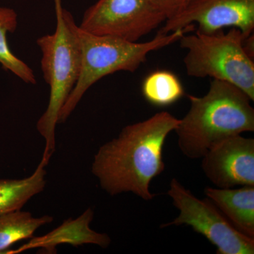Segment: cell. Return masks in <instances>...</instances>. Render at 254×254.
<instances>
[{
    "label": "cell",
    "instance_id": "8",
    "mask_svg": "<svg viewBox=\"0 0 254 254\" xmlns=\"http://www.w3.org/2000/svg\"><path fill=\"white\" fill-rule=\"evenodd\" d=\"M211 34L225 28L240 29L247 37L254 31V0H191L178 14L165 21L160 34L193 29Z\"/></svg>",
    "mask_w": 254,
    "mask_h": 254
},
{
    "label": "cell",
    "instance_id": "2",
    "mask_svg": "<svg viewBox=\"0 0 254 254\" xmlns=\"http://www.w3.org/2000/svg\"><path fill=\"white\" fill-rule=\"evenodd\" d=\"M188 98L190 110L175 130L179 148L187 158H202L215 143L254 131L252 100L235 85L213 79L206 94Z\"/></svg>",
    "mask_w": 254,
    "mask_h": 254
},
{
    "label": "cell",
    "instance_id": "11",
    "mask_svg": "<svg viewBox=\"0 0 254 254\" xmlns=\"http://www.w3.org/2000/svg\"><path fill=\"white\" fill-rule=\"evenodd\" d=\"M47 165L42 160L31 176L21 180L0 179V215L21 210L28 200L44 190Z\"/></svg>",
    "mask_w": 254,
    "mask_h": 254
},
{
    "label": "cell",
    "instance_id": "16",
    "mask_svg": "<svg viewBox=\"0 0 254 254\" xmlns=\"http://www.w3.org/2000/svg\"><path fill=\"white\" fill-rule=\"evenodd\" d=\"M243 48L246 53L250 58L254 60V33L250 36L246 37L243 42Z\"/></svg>",
    "mask_w": 254,
    "mask_h": 254
},
{
    "label": "cell",
    "instance_id": "12",
    "mask_svg": "<svg viewBox=\"0 0 254 254\" xmlns=\"http://www.w3.org/2000/svg\"><path fill=\"white\" fill-rule=\"evenodd\" d=\"M17 26L16 11L12 8L0 6V64L3 69L12 73L24 83L35 85L37 81L33 69L13 53L8 44V34L14 33Z\"/></svg>",
    "mask_w": 254,
    "mask_h": 254
},
{
    "label": "cell",
    "instance_id": "9",
    "mask_svg": "<svg viewBox=\"0 0 254 254\" xmlns=\"http://www.w3.org/2000/svg\"><path fill=\"white\" fill-rule=\"evenodd\" d=\"M202 159L205 176L217 188L254 186V139L229 137L213 145Z\"/></svg>",
    "mask_w": 254,
    "mask_h": 254
},
{
    "label": "cell",
    "instance_id": "10",
    "mask_svg": "<svg viewBox=\"0 0 254 254\" xmlns=\"http://www.w3.org/2000/svg\"><path fill=\"white\" fill-rule=\"evenodd\" d=\"M204 193L238 231L254 239V186L237 190L207 187Z\"/></svg>",
    "mask_w": 254,
    "mask_h": 254
},
{
    "label": "cell",
    "instance_id": "15",
    "mask_svg": "<svg viewBox=\"0 0 254 254\" xmlns=\"http://www.w3.org/2000/svg\"><path fill=\"white\" fill-rule=\"evenodd\" d=\"M190 1L191 0H149L152 6L161 13L166 20L180 12Z\"/></svg>",
    "mask_w": 254,
    "mask_h": 254
},
{
    "label": "cell",
    "instance_id": "3",
    "mask_svg": "<svg viewBox=\"0 0 254 254\" xmlns=\"http://www.w3.org/2000/svg\"><path fill=\"white\" fill-rule=\"evenodd\" d=\"M80 50L79 77L58 115V124L64 123L85 93L101 78L118 71L134 72L146 61L150 53L180 41L185 30L156 36L149 41L131 42L111 36L95 35L81 29L73 22Z\"/></svg>",
    "mask_w": 254,
    "mask_h": 254
},
{
    "label": "cell",
    "instance_id": "6",
    "mask_svg": "<svg viewBox=\"0 0 254 254\" xmlns=\"http://www.w3.org/2000/svg\"><path fill=\"white\" fill-rule=\"evenodd\" d=\"M168 195L180 215L160 228L187 225L203 235L217 248L218 254H254V239L237 230L208 198L199 199L176 178L170 184Z\"/></svg>",
    "mask_w": 254,
    "mask_h": 254
},
{
    "label": "cell",
    "instance_id": "1",
    "mask_svg": "<svg viewBox=\"0 0 254 254\" xmlns=\"http://www.w3.org/2000/svg\"><path fill=\"white\" fill-rule=\"evenodd\" d=\"M180 120L160 112L144 121L124 127L117 138L100 147L91 171L110 195L131 192L149 201L152 180L163 173V148Z\"/></svg>",
    "mask_w": 254,
    "mask_h": 254
},
{
    "label": "cell",
    "instance_id": "13",
    "mask_svg": "<svg viewBox=\"0 0 254 254\" xmlns=\"http://www.w3.org/2000/svg\"><path fill=\"white\" fill-rule=\"evenodd\" d=\"M50 215L35 218L21 210L0 215V252L19 241L31 238L40 227L53 221Z\"/></svg>",
    "mask_w": 254,
    "mask_h": 254
},
{
    "label": "cell",
    "instance_id": "5",
    "mask_svg": "<svg viewBox=\"0 0 254 254\" xmlns=\"http://www.w3.org/2000/svg\"><path fill=\"white\" fill-rule=\"evenodd\" d=\"M246 37L240 29L231 28L205 34H194L180 38V47L187 50L184 63L188 76L210 77L228 82L238 87L254 100V60L246 53Z\"/></svg>",
    "mask_w": 254,
    "mask_h": 254
},
{
    "label": "cell",
    "instance_id": "14",
    "mask_svg": "<svg viewBox=\"0 0 254 254\" xmlns=\"http://www.w3.org/2000/svg\"><path fill=\"white\" fill-rule=\"evenodd\" d=\"M142 93L150 104L163 108L177 103L185 93L175 73L168 70H157L143 80Z\"/></svg>",
    "mask_w": 254,
    "mask_h": 254
},
{
    "label": "cell",
    "instance_id": "4",
    "mask_svg": "<svg viewBox=\"0 0 254 254\" xmlns=\"http://www.w3.org/2000/svg\"><path fill=\"white\" fill-rule=\"evenodd\" d=\"M54 1L55 31L40 37L36 41L42 53L43 77L50 90L48 107L36 125L40 134L46 140L43 160L48 163L55 149L58 115L78 81L81 65V50L73 28V16L64 9L61 0Z\"/></svg>",
    "mask_w": 254,
    "mask_h": 254
},
{
    "label": "cell",
    "instance_id": "7",
    "mask_svg": "<svg viewBox=\"0 0 254 254\" xmlns=\"http://www.w3.org/2000/svg\"><path fill=\"white\" fill-rule=\"evenodd\" d=\"M165 21L149 0H98L85 11L79 27L93 34L137 42Z\"/></svg>",
    "mask_w": 254,
    "mask_h": 254
}]
</instances>
